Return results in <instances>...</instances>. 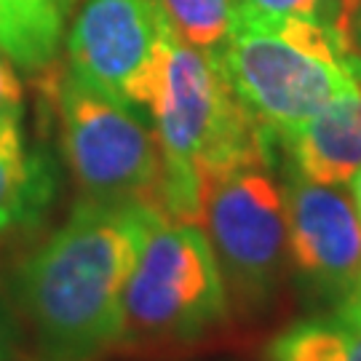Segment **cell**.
<instances>
[{
	"label": "cell",
	"instance_id": "cell-17",
	"mask_svg": "<svg viewBox=\"0 0 361 361\" xmlns=\"http://www.w3.org/2000/svg\"><path fill=\"white\" fill-rule=\"evenodd\" d=\"M337 319L345 322L361 337V276L359 281L350 286L348 295L337 302Z\"/></svg>",
	"mask_w": 361,
	"mask_h": 361
},
{
	"label": "cell",
	"instance_id": "cell-4",
	"mask_svg": "<svg viewBox=\"0 0 361 361\" xmlns=\"http://www.w3.org/2000/svg\"><path fill=\"white\" fill-rule=\"evenodd\" d=\"M228 289L209 244L195 222L161 219L123 295L121 345L190 343L228 322Z\"/></svg>",
	"mask_w": 361,
	"mask_h": 361
},
{
	"label": "cell",
	"instance_id": "cell-16",
	"mask_svg": "<svg viewBox=\"0 0 361 361\" xmlns=\"http://www.w3.org/2000/svg\"><path fill=\"white\" fill-rule=\"evenodd\" d=\"M22 350V326L19 316L0 297V361H16Z\"/></svg>",
	"mask_w": 361,
	"mask_h": 361
},
{
	"label": "cell",
	"instance_id": "cell-11",
	"mask_svg": "<svg viewBox=\"0 0 361 361\" xmlns=\"http://www.w3.org/2000/svg\"><path fill=\"white\" fill-rule=\"evenodd\" d=\"M80 0H0V51L27 73L56 59Z\"/></svg>",
	"mask_w": 361,
	"mask_h": 361
},
{
	"label": "cell",
	"instance_id": "cell-9",
	"mask_svg": "<svg viewBox=\"0 0 361 361\" xmlns=\"http://www.w3.org/2000/svg\"><path fill=\"white\" fill-rule=\"evenodd\" d=\"M281 145L302 180L348 185L361 166V91L324 107Z\"/></svg>",
	"mask_w": 361,
	"mask_h": 361
},
{
	"label": "cell",
	"instance_id": "cell-14",
	"mask_svg": "<svg viewBox=\"0 0 361 361\" xmlns=\"http://www.w3.org/2000/svg\"><path fill=\"white\" fill-rule=\"evenodd\" d=\"M238 19L316 22V25L332 27L343 35V0H235V22Z\"/></svg>",
	"mask_w": 361,
	"mask_h": 361
},
{
	"label": "cell",
	"instance_id": "cell-8",
	"mask_svg": "<svg viewBox=\"0 0 361 361\" xmlns=\"http://www.w3.org/2000/svg\"><path fill=\"white\" fill-rule=\"evenodd\" d=\"M286 262L313 297L340 302L361 276V219L337 185L286 180Z\"/></svg>",
	"mask_w": 361,
	"mask_h": 361
},
{
	"label": "cell",
	"instance_id": "cell-21",
	"mask_svg": "<svg viewBox=\"0 0 361 361\" xmlns=\"http://www.w3.org/2000/svg\"><path fill=\"white\" fill-rule=\"evenodd\" d=\"M356 65H359V75H361V56L356 54Z\"/></svg>",
	"mask_w": 361,
	"mask_h": 361
},
{
	"label": "cell",
	"instance_id": "cell-12",
	"mask_svg": "<svg viewBox=\"0 0 361 361\" xmlns=\"http://www.w3.org/2000/svg\"><path fill=\"white\" fill-rule=\"evenodd\" d=\"M268 361H361V337L337 316H310L273 337Z\"/></svg>",
	"mask_w": 361,
	"mask_h": 361
},
{
	"label": "cell",
	"instance_id": "cell-13",
	"mask_svg": "<svg viewBox=\"0 0 361 361\" xmlns=\"http://www.w3.org/2000/svg\"><path fill=\"white\" fill-rule=\"evenodd\" d=\"M171 27L195 49H217L231 35L235 0H161Z\"/></svg>",
	"mask_w": 361,
	"mask_h": 361
},
{
	"label": "cell",
	"instance_id": "cell-10",
	"mask_svg": "<svg viewBox=\"0 0 361 361\" xmlns=\"http://www.w3.org/2000/svg\"><path fill=\"white\" fill-rule=\"evenodd\" d=\"M56 198V166L30 147L22 121L0 118V238L38 228Z\"/></svg>",
	"mask_w": 361,
	"mask_h": 361
},
{
	"label": "cell",
	"instance_id": "cell-1",
	"mask_svg": "<svg viewBox=\"0 0 361 361\" xmlns=\"http://www.w3.org/2000/svg\"><path fill=\"white\" fill-rule=\"evenodd\" d=\"M161 219L150 204L83 198L19 265L13 300L40 361H94L121 345L126 284Z\"/></svg>",
	"mask_w": 361,
	"mask_h": 361
},
{
	"label": "cell",
	"instance_id": "cell-19",
	"mask_svg": "<svg viewBox=\"0 0 361 361\" xmlns=\"http://www.w3.org/2000/svg\"><path fill=\"white\" fill-rule=\"evenodd\" d=\"M348 190H350L353 209H356V214H359V219H361V166H359V171L348 180Z\"/></svg>",
	"mask_w": 361,
	"mask_h": 361
},
{
	"label": "cell",
	"instance_id": "cell-15",
	"mask_svg": "<svg viewBox=\"0 0 361 361\" xmlns=\"http://www.w3.org/2000/svg\"><path fill=\"white\" fill-rule=\"evenodd\" d=\"M25 116V89L13 70V62L0 51V118L22 121Z\"/></svg>",
	"mask_w": 361,
	"mask_h": 361
},
{
	"label": "cell",
	"instance_id": "cell-5",
	"mask_svg": "<svg viewBox=\"0 0 361 361\" xmlns=\"http://www.w3.org/2000/svg\"><path fill=\"white\" fill-rule=\"evenodd\" d=\"M271 161H246L209 174L198 185V228L222 271L231 305L257 316L273 305L286 273L284 190Z\"/></svg>",
	"mask_w": 361,
	"mask_h": 361
},
{
	"label": "cell",
	"instance_id": "cell-18",
	"mask_svg": "<svg viewBox=\"0 0 361 361\" xmlns=\"http://www.w3.org/2000/svg\"><path fill=\"white\" fill-rule=\"evenodd\" d=\"M348 40H350V46H353V51L361 56V0H356V3H353V11H350Z\"/></svg>",
	"mask_w": 361,
	"mask_h": 361
},
{
	"label": "cell",
	"instance_id": "cell-20",
	"mask_svg": "<svg viewBox=\"0 0 361 361\" xmlns=\"http://www.w3.org/2000/svg\"><path fill=\"white\" fill-rule=\"evenodd\" d=\"M353 3L356 0H343V35H345V40H348V22H350V11H353Z\"/></svg>",
	"mask_w": 361,
	"mask_h": 361
},
{
	"label": "cell",
	"instance_id": "cell-3",
	"mask_svg": "<svg viewBox=\"0 0 361 361\" xmlns=\"http://www.w3.org/2000/svg\"><path fill=\"white\" fill-rule=\"evenodd\" d=\"M214 54L235 97L273 142L361 91L356 51L337 30L316 22L238 19Z\"/></svg>",
	"mask_w": 361,
	"mask_h": 361
},
{
	"label": "cell",
	"instance_id": "cell-2",
	"mask_svg": "<svg viewBox=\"0 0 361 361\" xmlns=\"http://www.w3.org/2000/svg\"><path fill=\"white\" fill-rule=\"evenodd\" d=\"M147 116L164 158L169 219L198 225V185L246 161H271V137L249 116L222 73L214 49H195L177 35L161 89Z\"/></svg>",
	"mask_w": 361,
	"mask_h": 361
},
{
	"label": "cell",
	"instance_id": "cell-7",
	"mask_svg": "<svg viewBox=\"0 0 361 361\" xmlns=\"http://www.w3.org/2000/svg\"><path fill=\"white\" fill-rule=\"evenodd\" d=\"M65 38L75 75L150 113L177 38L161 0H86Z\"/></svg>",
	"mask_w": 361,
	"mask_h": 361
},
{
	"label": "cell",
	"instance_id": "cell-6",
	"mask_svg": "<svg viewBox=\"0 0 361 361\" xmlns=\"http://www.w3.org/2000/svg\"><path fill=\"white\" fill-rule=\"evenodd\" d=\"M56 110L65 158L86 198L150 204L166 214L161 145L134 104L67 70L56 83Z\"/></svg>",
	"mask_w": 361,
	"mask_h": 361
}]
</instances>
